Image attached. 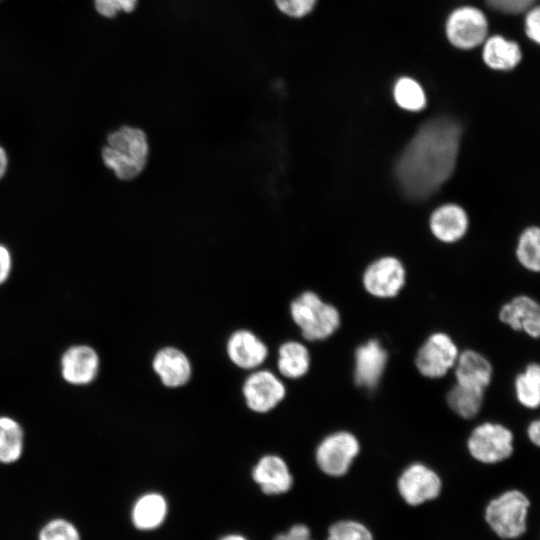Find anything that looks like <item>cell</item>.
Masks as SVG:
<instances>
[{
  "label": "cell",
  "mask_w": 540,
  "mask_h": 540,
  "mask_svg": "<svg viewBox=\"0 0 540 540\" xmlns=\"http://www.w3.org/2000/svg\"><path fill=\"white\" fill-rule=\"evenodd\" d=\"M461 133L460 124L446 116L419 127L395 165L398 184L408 198L426 199L452 175Z\"/></svg>",
  "instance_id": "1"
},
{
  "label": "cell",
  "mask_w": 540,
  "mask_h": 540,
  "mask_svg": "<svg viewBox=\"0 0 540 540\" xmlns=\"http://www.w3.org/2000/svg\"><path fill=\"white\" fill-rule=\"evenodd\" d=\"M148 155L145 132L131 126H122L111 132L102 148L104 164L121 180L137 177L146 167Z\"/></svg>",
  "instance_id": "2"
},
{
  "label": "cell",
  "mask_w": 540,
  "mask_h": 540,
  "mask_svg": "<svg viewBox=\"0 0 540 540\" xmlns=\"http://www.w3.org/2000/svg\"><path fill=\"white\" fill-rule=\"evenodd\" d=\"M290 313L295 324L308 341H321L332 336L341 325L338 309L312 291H305L294 299Z\"/></svg>",
  "instance_id": "3"
},
{
  "label": "cell",
  "mask_w": 540,
  "mask_h": 540,
  "mask_svg": "<svg viewBox=\"0 0 540 540\" xmlns=\"http://www.w3.org/2000/svg\"><path fill=\"white\" fill-rule=\"evenodd\" d=\"M530 501L520 490H507L493 498L485 508V520L502 539H516L527 528Z\"/></svg>",
  "instance_id": "4"
},
{
  "label": "cell",
  "mask_w": 540,
  "mask_h": 540,
  "mask_svg": "<svg viewBox=\"0 0 540 540\" xmlns=\"http://www.w3.org/2000/svg\"><path fill=\"white\" fill-rule=\"evenodd\" d=\"M467 450L480 463H500L513 454V432L501 423L483 422L471 431L467 439Z\"/></svg>",
  "instance_id": "5"
},
{
  "label": "cell",
  "mask_w": 540,
  "mask_h": 540,
  "mask_svg": "<svg viewBox=\"0 0 540 540\" xmlns=\"http://www.w3.org/2000/svg\"><path fill=\"white\" fill-rule=\"evenodd\" d=\"M360 449L359 439L352 432H333L318 444L315 453L316 464L324 474L342 477L350 470Z\"/></svg>",
  "instance_id": "6"
},
{
  "label": "cell",
  "mask_w": 540,
  "mask_h": 540,
  "mask_svg": "<svg viewBox=\"0 0 540 540\" xmlns=\"http://www.w3.org/2000/svg\"><path fill=\"white\" fill-rule=\"evenodd\" d=\"M459 349L453 338L445 332L430 334L415 355L417 371L429 379L442 378L453 369Z\"/></svg>",
  "instance_id": "7"
},
{
  "label": "cell",
  "mask_w": 540,
  "mask_h": 540,
  "mask_svg": "<svg viewBox=\"0 0 540 540\" xmlns=\"http://www.w3.org/2000/svg\"><path fill=\"white\" fill-rule=\"evenodd\" d=\"M401 498L411 506H418L436 499L442 490L439 474L421 462L409 464L397 479Z\"/></svg>",
  "instance_id": "8"
},
{
  "label": "cell",
  "mask_w": 540,
  "mask_h": 540,
  "mask_svg": "<svg viewBox=\"0 0 540 540\" xmlns=\"http://www.w3.org/2000/svg\"><path fill=\"white\" fill-rule=\"evenodd\" d=\"M445 30L453 46L460 49H472L485 40L488 22L481 10L464 6L452 11L447 18Z\"/></svg>",
  "instance_id": "9"
},
{
  "label": "cell",
  "mask_w": 540,
  "mask_h": 540,
  "mask_svg": "<svg viewBox=\"0 0 540 540\" xmlns=\"http://www.w3.org/2000/svg\"><path fill=\"white\" fill-rule=\"evenodd\" d=\"M406 281L402 263L386 256L372 262L364 271L362 282L365 290L377 298H392L399 294Z\"/></svg>",
  "instance_id": "10"
},
{
  "label": "cell",
  "mask_w": 540,
  "mask_h": 540,
  "mask_svg": "<svg viewBox=\"0 0 540 540\" xmlns=\"http://www.w3.org/2000/svg\"><path fill=\"white\" fill-rule=\"evenodd\" d=\"M388 362V351L377 339H369L354 352L353 378L355 384L367 390L378 386Z\"/></svg>",
  "instance_id": "11"
},
{
  "label": "cell",
  "mask_w": 540,
  "mask_h": 540,
  "mask_svg": "<svg viewBox=\"0 0 540 540\" xmlns=\"http://www.w3.org/2000/svg\"><path fill=\"white\" fill-rule=\"evenodd\" d=\"M100 358L97 351L86 344L67 348L61 356L62 378L71 385L84 386L92 383L99 373Z\"/></svg>",
  "instance_id": "12"
},
{
  "label": "cell",
  "mask_w": 540,
  "mask_h": 540,
  "mask_svg": "<svg viewBox=\"0 0 540 540\" xmlns=\"http://www.w3.org/2000/svg\"><path fill=\"white\" fill-rule=\"evenodd\" d=\"M246 404L254 412L265 413L273 409L285 396L283 383L270 371L252 373L244 382Z\"/></svg>",
  "instance_id": "13"
},
{
  "label": "cell",
  "mask_w": 540,
  "mask_h": 540,
  "mask_svg": "<svg viewBox=\"0 0 540 540\" xmlns=\"http://www.w3.org/2000/svg\"><path fill=\"white\" fill-rule=\"evenodd\" d=\"M251 475L261 492L268 496L284 495L293 487V475L285 460L277 455L261 457Z\"/></svg>",
  "instance_id": "14"
},
{
  "label": "cell",
  "mask_w": 540,
  "mask_h": 540,
  "mask_svg": "<svg viewBox=\"0 0 540 540\" xmlns=\"http://www.w3.org/2000/svg\"><path fill=\"white\" fill-rule=\"evenodd\" d=\"M499 320L512 330L524 332L533 339L540 335V307L527 295H519L499 310Z\"/></svg>",
  "instance_id": "15"
},
{
  "label": "cell",
  "mask_w": 540,
  "mask_h": 540,
  "mask_svg": "<svg viewBox=\"0 0 540 540\" xmlns=\"http://www.w3.org/2000/svg\"><path fill=\"white\" fill-rule=\"evenodd\" d=\"M453 369L456 383L473 388L485 390L493 378L491 362L472 349L459 352Z\"/></svg>",
  "instance_id": "16"
},
{
  "label": "cell",
  "mask_w": 540,
  "mask_h": 540,
  "mask_svg": "<svg viewBox=\"0 0 540 540\" xmlns=\"http://www.w3.org/2000/svg\"><path fill=\"white\" fill-rule=\"evenodd\" d=\"M169 514L166 497L155 491L142 494L134 502L131 510L133 526L140 531H154L164 525Z\"/></svg>",
  "instance_id": "17"
},
{
  "label": "cell",
  "mask_w": 540,
  "mask_h": 540,
  "mask_svg": "<svg viewBox=\"0 0 540 540\" xmlns=\"http://www.w3.org/2000/svg\"><path fill=\"white\" fill-rule=\"evenodd\" d=\"M227 353L236 366L252 369L264 362L268 350L266 345L251 331L238 330L228 340Z\"/></svg>",
  "instance_id": "18"
},
{
  "label": "cell",
  "mask_w": 540,
  "mask_h": 540,
  "mask_svg": "<svg viewBox=\"0 0 540 540\" xmlns=\"http://www.w3.org/2000/svg\"><path fill=\"white\" fill-rule=\"evenodd\" d=\"M430 229L442 242L452 243L463 237L468 229V216L456 204H445L436 208L430 216Z\"/></svg>",
  "instance_id": "19"
},
{
  "label": "cell",
  "mask_w": 540,
  "mask_h": 540,
  "mask_svg": "<svg viewBox=\"0 0 540 540\" xmlns=\"http://www.w3.org/2000/svg\"><path fill=\"white\" fill-rule=\"evenodd\" d=\"M152 366L161 382L171 388L186 384L191 376V364L187 356L174 347L159 350Z\"/></svg>",
  "instance_id": "20"
},
{
  "label": "cell",
  "mask_w": 540,
  "mask_h": 540,
  "mask_svg": "<svg viewBox=\"0 0 540 540\" xmlns=\"http://www.w3.org/2000/svg\"><path fill=\"white\" fill-rule=\"evenodd\" d=\"M521 57L519 45L500 35L490 37L484 44L483 60L494 70H511L517 66Z\"/></svg>",
  "instance_id": "21"
},
{
  "label": "cell",
  "mask_w": 540,
  "mask_h": 540,
  "mask_svg": "<svg viewBox=\"0 0 540 540\" xmlns=\"http://www.w3.org/2000/svg\"><path fill=\"white\" fill-rule=\"evenodd\" d=\"M485 390L456 383L448 391L446 402L449 408L463 419L474 418L481 410Z\"/></svg>",
  "instance_id": "22"
},
{
  "label": "cell",
  "mask_w": 540,
  "mask_h": 540,
  "mask_svg": "<svg viewBox=\"0 0 540 540\" xmlns=\"http://www.w3.org/2000/svg\"><path fill=\"white\" fill-rule=\"evenodd\" d=\"M24 449V431L19 422L9 416H0V463L18 461Z\"/></svg>",
  "instance_id": "23"
},
{
  "label": "cell",
  "mask_w": 540,
  "mask_h": 540,
  "mask_svg": "<svg viewBox=\"0 0 540 540\" xmlns=\"http://www.w3.org/2000/svg\"><path fill=\"white\" fill-rule=\"evenodd\" d=\"M310 367V354L306 346L299 342L289 341L279 348L278 369L288 378L304 376Z\"/></svg>",
  "instance_id": "24"
},
{
  "label": "cell",
  "mask_w": 540,
  "mask_h": 540,
  "mask_svg": "<svg viewBox=\"0 0 540 540\" xmlns=\"http://www.w3.org/2000/svg\"><path fill=\"white\" fill-rule=\"evenodd\" d=\"M514 392L517 401L525 408L536 409L540 404V366L536 362L529 363L516 375Z\"/></svg>",
  "instance_id": "25"
},
{
  "label": "cell",
  "mask_w": 540,
  "mask_h": 540,
  "mask_svg": "<svg viewBox=\"0 0 540 540\" xmlns=\"http://www.w3.org/2000/svg\"><path fill=\"white\" fill-rule=\"evenodd\" d=\"M393 96L396 104L408 111H420L426 105V96L421 85L409 77L396 81Z\"/></svg>",
  "instance_id": "26"
},
{
  "label": "cell",
  "mask_w": 540,
  "mask_h": 540,
  "mask_svg": "<svg viewBox=\"0 0 540 540\" xmlns=\"http://www.w3.org/2000/svg\"><path fill=\"white\" fill-rule=\"evenodd\" d=\"M516 255L526 269L538 272L540 269V230L537 226L525 229L518 241Z\"/></svg>",
  "instance_id": "27"
},
{
  "label": "cell",
  "mask_w": 540,
  "mask_h": 540,
  "mask_svg": "<svg viewBox=\"0 0 540 540\" xmlns=\"http://www.w3.org/2000/svg\"><path fill=\"white\" fill-rule=\"evenodd\" d=\"M325 540H373V535L359 521L339 520L330 525Z\"/></svg>",
  "instance_id": "28"
},
{
  "label": "cell",
  "mask_w": 540,
  "mask_h": 540,
  "mask_svg": "<svg viewBox=\"0 0 540 540\" xmlns=\"http://www.w3.org/2000/svg\"><path fill=\"white\" fill-rule=\"evenodd\" d=\"M39 540H80L77 529L62 519L47 523L39 534Z\"/></svg>",
  "instance_id": "29"
},
{
  "label": "cell",
  "mask_w": 540,
  "mask_h": 540,
  "mask_svg": "<svg viewBox=\"0 0 540 540\" xmlns=\"http://www.w3.org/2000/svg\"><path fill=\"white\" fill-rule=\"evenodd\" d=\"M138 0H94L96 11L107 18L116 16L119 12H132Z\"/></svg>",
  "instance_id": "30"
},
{
  "label": "cell",
  "mask_w": 540,
  "mask_h": 540,
  "mask_svg": "<svg viewBox=\"0 0 540 540\" xmlns=\"http://www.w3.org/2000/svg\"><path fill=\"white\" fill-rule=\"evenodd\" d=\"M317 0H275L277 8L284 14L301 18L309 14Z\"/></svg>",
  "instance_id": "31"
},
{
  "label": "cell",
  "mask_w": 540,
  "mask_h": 540,
  "mask_svg": "<svg viewBox=\"0 0 540 540\" xmlns=\"http://www.w3.org/2000/svg\"><path fill=\"white\" fill-rule=\"evenodd\" d=\"M487 5L499 12L518 14L531 8L536 0H485Z\"/></svg>",
  "instance_id": "32"
},
{
  "label": "cell",
  "mask_w": 540,
  "mask_h": 540,
  "mask_svg": "<svg viewBox=\"0 0 540 540\" xmlns=\"http://www.w3.org/2000/svg\"><path fill=\"white\" fill-rule=\"evenodd\" d=\"M272 540H314L310 528L304 523H295L287 530L274 535Z\"/></svg>",
  "instance_id": "33"
},
{
  "label": "cell",
  "mask_w": 540,
  "mask_h": 540,
  "mask_svg": "<svg viewBox=\"0 0 540 540\" xmlns=\"http://www.w3.org/2000/svg\"><path fill=\"white\" fill-rule=\"evenodd\" d=\"M539 8H530L525 18V32L526 35L535 43H539L540 40V28H539Z\"/></svg>",
  "instance_id": "34"
},
{
  "label": "cell",
  "mask_w": 540,
  "mask_h": 540,
  "mask_svg": "<svg viewBox=\"0 0 540 540\" xmlns=\"http://www.w3.org/2000/svg\"><path fill=\"white\" fill-rule=\"evenodd\" d=\"M11 256L6 247L0 245V285L4 283L11 271Z\"/></svg>",
  "instance_id": "35"
},
{
  "label": "cell",
  "mask_w": 540,
  "mask_h": 540,
  "mask_svg": "<svg viewBox=\"0 0 540 540\" xmlns=\"http://www.w3.org/2000/svg\"><path fill=\"white\" fill-rule=\"evenodd\" d=\"M527 437L532 444L539 446L540 444V421L532 420L527 426Z\"/></svg>",
  "instance_id": "36"
},
{
  "label": "cell",
  "mask_w": 540,
  "mask_h": 540,
  "mask_svg": "<svg viewBox=\"0 0 540 540\" xmlns=\"http://www.w3.org/2000/svg\"><path fill=\"white\" fill-rule=\"evenodd\" d=\"M217 540H250L247 536L238 532H229L221 535Z\"/></svg>",
  "instance_id": "37"
},
{
  "label": "cell",
  "mask_w": 540,
  "mask_h": 540,
  "mask_svg": "<svg viewBox=\"0 0 540 540\" xmlns=\"http://www.w3.org/2000/svg\"><path fill=\"white\" fill-rule=\"evenodd\" d=\"M7 155L5 150L0 146V178H2L7 169Z\"/></svg>",
  "instance_id": "38"
},
{
  "label": "cell",
  "mask_w": 540,
  "mask_h": 540,
  "mask_svg": "<svg viewBox=\"0 0 540 540\" xmlns=\"http://www.w3.org/2000/svg\"><path fill=\"white\" fill-rule=\"evenodd\" d=\"M1 1V0H0Z\"/></svg>",
  "instance_id": "39"
}]
</instances>
